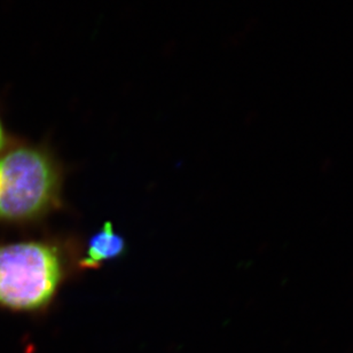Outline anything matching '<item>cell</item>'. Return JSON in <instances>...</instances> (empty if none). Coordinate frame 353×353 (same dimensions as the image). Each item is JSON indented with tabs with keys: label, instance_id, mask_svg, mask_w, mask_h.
I'll return each instance as SVG.
<instances>
[{
	"label": "cell",
	"instance_id": "6da1fadb",
	"mask_svg": "<svg viewBox=\"0 0 353 353\" xmlns=\"http://www.w3.org/2000/svg\"><path fill=\"white\" fill-rule=\"evenodd\" d=\"M60 176L54 162L37 147L0 154V223L34 221L57 204Z\"/></svg>",
	"mask_w": 353,
	"mask_h": 353
},
{
	"label": "cell",
	"instance_id": "7a4b0ae2",
	"mask_svg": "<svg viewBox=\"0 0 353 353\" xmlns=\"http://www.w3.org/2000/svg\"><path fill=\"white\" fill-rule=\"evenodd\" d=\"M58 249L44 241L0 242V307L36 312L51 303L62 279Z\"/></svg>",
	"mask_w": 353,
	"mask_h": 353
},
{
	"label": "cell",
	"instance_id": "3957f363",
	"mask_svg": "<svg viewBox=\"0 0 353 353\" xmlns=\"http://www.w3.org/2000/svg\"><path fill=\"white\" fill-rule=\"evenodd\" d=\"M124 239L114 230L110 223H107L88 240L85 256L81 265L83 268H98L105 261L119 257L124 252Z\"/></svg>",
	"mask_w": 353,
	"mask_h": 353
},
{
	"label": "cell",
	"instance_id": "277c9868",
	"mask_svg": "<svg viewBox=\"0 0 353 353\" xmlns=\"http://www.w3.org/2000/svg\"><path fill=\"white\" fill-rule=\"evenodd\" d=\"M7 137L5 126H3V119L0 117V154L3 153L6 148Z\"/></svg>",
	"mask_w": 353,
	"mask_h": 353
}]
</instances>
